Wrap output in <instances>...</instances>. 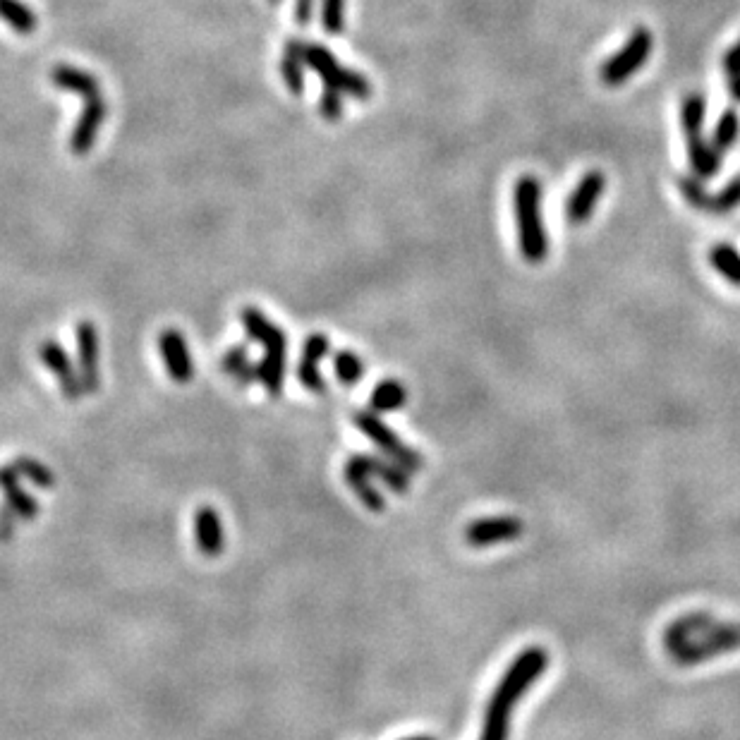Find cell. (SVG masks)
<instances>
[{"mask_svg":"<svg viewBox=\"0 0 740 740\" xmlns=\"http://www.w3.org/2000/svg\"><path fill=\"white\" fill-rule=\"evenodd\" d=\"M547 666L549 654L547 649L539 645L525 647L523 652L508 664V669L503 671L501 681L496 683L494 693H491L487 702L482 736H479V740H508L515 707L523 700L527 690L544 676Z\"/></svg>","mask_w":740,"mask_h":740,"instance_id":"cell-1","label":"cell"},{"mask_svg":"<svg viewBox=\"0 0 740 740\" xmlns=\"http://www.w3.org/2000/svg\"><path fill=\"white\" fill-rule=\"evenodd\" d=\"M513 211L518 226V247L525 262L542 264L549 254V238L542 218V183L523 175L513 187Z\"/></svg>","mask_w":740,"mask_h":740,"instance_id":"cell-2","label":"cell"},{"mask_svg":"<svg viewBox=\"0 0 740 740\" xmlns=\"http://www.w3.org/2000/svg\"><path fill=\"white\" fill-rule=\"evenodd\" d=\"M285 53H293V56L300 58L307 68L317 72L319 80L329 89H336V92L350 96L355 101L372 99V82L362 72H355L338 63L326 46L302 39H290L285 44Z\"/></svg>","mask_w":740,"mask_h":740,"instance_id":"cell-3","label":"cell"},{"mask_svg":"<svg viewBox=\"0 0 740 740\" xmlns=\"http://www.w3.org/2000/svg\"><path fill=\"white\" fill-rule=\"evenodd\" d=\"M740 649V623H714L697 638L683 642L676 649H671L669 657L678 666H695L702 661L717 659L721 654H731Z\"/></svg>","mask_w":740,"mask_h":740,"instance_id":"cell-4","label":"cell"},{"mask_svg":"<svg viewBox=\"0 0 740 740\" xmlns=\"http://www.w3.org/2000/svg\"><path fill=\"white\" fill-rule=\"evenodd\" d=\"M654 48V36L647 27H638L633 34L628 36V41L623 44L611 58H606L599 68V80L606 87H621L628 80H633L638 75V70L647 63L652 56Z\"/></svg>","mask_w":740,"mask_h":740,"instance_id":"cell-5","label":"cell"},{"mask_svg":"<svg viewBox=\"0 0 740 740\" xmlns=\"http://www.w3.org/2000/svg\"><path fill=\"white\" fill-rule=\"evenodd\" d=\"M353 422H355V427L360 429V432L365 434L367 439L372 441V444L379 448V451L384 453L386 458H391L393 463H398L405 472H410V475H412V472L422 470L424 460H422L420 453H417L415 448H410L408 444H403V441H400V436L393 432V429L388 427V424L381 420L376 412H372V410H369V412H355Z\"/></svg>","mask_w":740,"mask_h":740,"instance_id":"cell-6","label":"cell"},{"mask_svg":"<svg viewBox=\"0 0 740 740\" xmlns=\"http://www.w3.org/2000/svg\"><path fill=\"white\" fill-rule=\"evenodd\" d=\"M525 532L523 520L515 515H494V518H479L472 520L465 527V542L475 549L494 547V544L513 542L520 539Z\"/></svg>","mask_w":740,"mask_h":740,"instance_id":"cell-7","label":"cell"},{"mask_svg":"<svg viewBox=\"0 0 740 740\" xmlns=\"http://www.w3.org/2000/svg\"><path fill=\"white\" fill-rule=\"evenodd\" d=\"M77 372H80L84 393H96L101 386V348L99 331L92 321H80L77 326Z\"/></svg>","mask_w":740,"mask_h":740,"instance_id":"cell-8","label":"cell"},{"mask_svg":"<svg viewBox=\"0 0 740 740\" xmlns=\"http://www.w3.org/2000/svg\"><path fill=\"white\" fill-rule=\"evenodd\" d=\"M39 357L48 372L58 376V384H60V391H63V396L68 400H80L84 393L82 379H80V372H77L75 365H72L68 350H65L58 341L48 338V341L39 345Z\"/></svg>","mask_w":740,"mask_h":740,"instance_id":"cell-9","label":"cell"},{"mask_svg":"<svg viewBox=\"0 0 740 740\" xmlns=\"http://www.w3.org/2000/svg\"><path fill=\"white\" fill-rule=\"evenodd\" d=\"M606 187V178L602 171H590L580 178V183L575 185V190L568 194L566 199V218L573 226H582L585 221H590L597 209L599 199H602Z\"/></svg>","mask_w":740,"mask_h":740,"instance_id":"cell-10","label":"cell"},{"mask_svg":"<svg viewBox=\"0 0 740 740\" xmlns=\"http://www.w3.org/2000/svg\"><path fill=\"white\" fill-rule=\"evenodd\" d=\"M159 353L163 367L175 384H190L194 376V360L183 333L178 329H163L159 336Z\"/></svg>","mask_w":740,"mask_h":740,"instance_id":"cell-11","label":"cell"},{"mask_svg":"<svg viewBox=\"0 0 740 740\" xmlns=\"http://www.w3.org/2000/svg\"><path fill=\"white\" fill-rule=\"evenodd\" d=\"M106 120V101L101 96L96 99L84 101V111L77 120L75 130L70 135V151L75 156H87L89 151L94 149L96 137H99V130Z\"/></svg>","mask_w":740,"mask_h":740,"instance_id":"cell-12","label":"cell"},{"mask_svg":"<svg viewBox=\"0 0 740 740\" xmlns=\"http://www.w3.org/2000/svg\"><path fill=\"white\" fill-rule=\"evenodd\" d=\"M240 321L245 326V331L250 333L254 343H259L266 353H288V336L283 329L271 321L262 309L257 307H245L240 309Z\"/></svg>","mask_w":740,"mask_h":740,"instance_id":"cell-13","label":"cell"},{"mask_svg":"<svg viewBox=\"0 0 740 740\" xmlns=\"http://www.w3.org/2000/svg\"><path fill=\"white\" fill-rule=\"evenodd\" d=\"M343 475H345V482H348V487L355 491L357 499L365 503L369 511H374V513L384 511L386 499H384V494L374 487L372 475H369V470L365 465V456H362V453H355V456L348 458Z\"/></svg>","mask_w":740,"mask_h":740,"instance_id":"cell-14","label":"cell"},{"mask_svg":"<svg viewBox=\"0 0 740 740\" xmlns=\"http://www.w3.org/2000/svg\"><path fill=\"white\" fill-rule=\"evenodd\" d=\"M194 539H197V547L204 556H221L223 547H226V535H223L221 518H218L214 506H202L194 515Z\"/></svg>","mask_w":740,"mask_h":740,"instance_id":"cell-15","label":"cell"},{"mask_svg":"<svg viewBox=\"0 0 740 740\" xmlns=\"http://www.w3.org/2000/svg\"><path fill=\"white\" fill-rule=\"evenodd\" d=\"M714 623H717V618L705 614V611H693V614H685L681 618H676V621H671L664 630L666 652H671V649L683 645V642H688V640L697 638V635H702L705 630L712 628Z\"/></svg>","mask_w":740,"mask_h":740,"instance_id":"cell-16","label":"cell"},{"mask_svg":"<svg viewBox=\"0 0 740 740\" xmlns=\"http://www.w3.org/2000/svg\"><path fill=\"white\" fill-rule=\"evenodd\" d=\"M51 82L63 89V92L82 96L84 101L101 96L99 80H96L94 75H89V72L72 68V65H56V68L51 70Z\"/></svg>","mask_w":740,"mask_h":740,"instance_id":"cell-17","label":"cell"},{"mask_svg":"<svg viewBox=\"0 0 740 740\" xmlns=\"http://www.w3.org/2000/svg\"><path fill=\"white\" fill-rule=\"evenodd\" d=\"M685 142H688V161H690V168H693L695 178H700V180L714 178L721 168L719 151L714 149L712 144H709V139H705L702 135L688 137Z\"/></svg>","mask_w":740,"mask_h":740,"instance_id":"cell-18","label":"cell"},{"mask_svg":"<svg viewBox=\"0 0 740 740\" xmlns=\"http://www.w3.org/2000/svg\"><path fill=\"white\" fill-rule=\"evenodd\" d=\"M369 475L379 477L388 489L396 494H408L410 491V472H405L398 463H393L386 456H374V453H362Z\"/></svg>","mask_w":740,"mask_h":740,"instance_id":"cell-19","label":"cell"},{"mask_svg":"<svg viewBox=\"0 0 740 740\" xmlns=\"http://www.w3.org/2000/svg\"><path fill=\"white\" fill-rule=\"evenodd\" d=\"M405 405H408V388L400 384V381L386 379L374 386L369 408H372V412H376V415H386V412L403 410Z\"/></svg>","mask_w":740,"mask_h":740,"instance_id":"cell-20","label":"cell"},{"mask_svg":"<svg viewBox=\"0 0 740 740\" xmlns=\"http://www.w3.org/2000/svg\"><path fill=\"white\" fill-rule=\"evenodd\" d=\"M707 118V99L700 92H693L683 96L681 101V130L683 137H697L702 135V127H705Z\"/></svg>","mask_w":740,"mask_h":740,"instance_id":"cell-21","label":"cell"},{"mask_svg":"<svg viewBox=\"0 0 740 740\" xmlns=\"http://www.w3.org/2000/svg\"><path fill=\"white\" fill-rule=\"evenodd\" d=\"M709 264L721 278L740 288V252L729 242H719L709 250Z\"/></svg>","mask_w":740,"mask_h":740,"instance_id":"cell-22","label":"cell"},{"mask_svg":"<svg viewBox=\"0 0 740 740\" xmlns=\"http://www.w3.org/2000/svg\"><path fill=\"white\" fill-rule=\"evenodd\" d=\"M285 357L288 353H266L257 365V381L271 396H278L285 386Z\"/></svg>","mask_w":740,"mask_h":740,"instance_id":"cell-23","label":"cell"},{"mask_svg":"<svg viewBox=\"0 0 740 740\" xmlns=\"http://www.w3.org/2000/svg\"><path fill=\"white\" fill-rule=\"evenodd\" d=\"M738 135H740V115L738 111H733V108H726V111L719 115L717 125H714L709 144H712V147L724 156L726 151L738 142Z\"/></svg>","mask_w":740,"mask_h":740,"instance_id":"cell-24","label":"cell"},{"mask_svg":"<svg viewBox=\"0 0 740 740\" xmlns=\"http://www.w3.org/2000/svg\"><path fill=\"white\" fill-rule=\"evenodd\" d=\"M0 20L8 22L20 34H32L39 27L32 8H27L22 0H0Z\"/></svg>","mask_w":740,"mask_h":740,"instance_id":"cell-25","label":"cell"},{"mask_svg":"<svg viewBox=\"0 0 740 740\" xmlns=\"http://www.w3.org/2000/svg\"><path fill=\"white\" fill-rule=\"evenodd\" d=\"M5 506L17 515V520H34L39 515V501L32 494H27L20 487V482H12L8 487H3Z\"/></svg>","mask_w":740,"mask_h":740,"instance_id":"cell-26","label":"cell"},{"mask_svg":"<svg viewBox=\"0 0 740 740\" xmlns=\"http://www.w3.org/2000/svg\"><path fill=\"white\" fill-rule=\"evenodd\" d=\"M333 372H336L338 381L343 386H355L360 384L362 376H365V362L357 357L353 350H338L333 355Z\"/></svg>","mask_w":740,"mask_h":740,"instance_id":"cell-27","label":"cell"},{"mask_svg":"<svg viewBox=\"0 0 740 740\" xmlns=\"http://www.w3.org/2000/svg\"><path fill=\"white\" fill-rule=\"evenodd\" d=\"M10 465L15 467L17 475L29 479L34 487H39V489H53V487H56V475H53V472L48 470L44 463H39V460H34L29 456H20V458L12 460Z\"/></svg>","mask_w":740,"mask_h":740,"instance_id":"cell-28","label":"cell"},{"mask_svg":"<svg viewBox=\"0 0 740 740\" xmlns=\"http://www.w3.org/2000/svg\"><path fill=\"white\" fill-rule=\"evenodd\" d=\"M678 190L693 209L707 211V214L712 211V194L707 192L705 180L695 178V175H683V178H678Z\"/></svg>","mask_w":740,"mask_h":740,"instance_id":"cell-29","label":"cell"},{"mask_svg":"<svg viewBox=\"0 0 740 740\" xmlns=\"http://www.w3.org/2000/svg\"><path fill=\"white\" fill-rule=\"evenodd\" d=\"M278 70H281V77L285 87L290 89V94L293 96L305 94V63H302L300 58L293 56V53H283Z\"/></svg>","mask_w":740,"mask_h":740,"instance_id":"cell-30","label":"cell"},{"mask_svg":"<svg viewBox=\"0 0 740 740\" xmlns=\"http://www.w3.org/2000/svg\"><path fill=\"white\" fill-rule=\"evenodd\" d=\"M321 27L331 36L345 32V0H321Z\"/></svg>","mask_w":740,"mask_h":740,"instance_id":"cell-31","label":"cell"},{"mask_svg":"<svg viewBox=\"0 0 740 740\" xmlns=\"http://www.w3.org/2000/svg\"><path fill=\"white\" fill-rule=\"evenodd\" d=\"M740 206V175L729 180L717 194H712V211L709 214H731Z\"/></svg>","mask_w":740,"mask_h":740,"instance_id":"cell-32","label":"cell"},{"mask_svg":"<svg viewBox=\"0 0 740 740\" xmlns=\"http://www.w3.org/2000/svg\"><path fill=\"white\" fill-rule=\"evenodd\" d=\"M343 99H345V96L341 92L326 87V92H321V96H319V115H321V118L329 120V123H336V120H341L343 113H345Z\"/></svg>","mask_w":740,"mask_h":740,"instance_id":"cell-33","label":"cell"},{"mask_svg":"<svg viewBox=\"0 0 740 740\" xmlns=\"http://www.w3.org/2000/svg\"><path fill=\"white\" fill-rule=\"evenodd\" d=\"M297 381H300V384L305 386L309 393H324L326 391L324 374H321L319 365H314V362L300 360V365H297Z\"/></svg>","mask_w":740,"mask_h":740,"instance_id":"cell-34","label":"cell"},{"mask_svg":"<svg viewBox=\"0 0 740 740\" xmlns=\"http://www.w3.org/2000/svg\"><path fill=\"white\" fill-rule=\"evenodd\" d=\"M329 353H331V341L326 333H312V336H307L305 345H302V360L314 362V365H319L321 360H326V355Z\"/></svg>","mask_w":740,"mask_h":740,"instance_id":"cell-35","label":"cell"},{"mask_svg":"<svg viewBox=\"0 0 740 740\" xmlns=\"http://www.w3.org/2000/svg\"><path fill=\"white\" fill-rule=\"evenodd\" d=\"M250 362H252V360H250V350H247L245 345H235V348H230L228 353L223 355V360H221V369H223V372H226V374L235 376V374L240 372L242 367L250 365Z\"/></svg>","mask_w":740,"mask_h":740,"instance_id":"cell-36","label":"cell"},{"mask_svg":"<svg viewBox=\"0 0 740 740\" xmlns=\"http://www.w3.org/2000/svg\"><path fill=\"white\" fill-rule=\"evenodd\" d=\"M15 523H17V515L12 513L8 506L0 508V542H8V539L12 537V532H15Z\"/></svg>","mask_w":740,"mask_h":740,"instance_id":"cell-37","label":"cell"},{"mask_svg":"<svg viewBox=\"0 0 740 740\" xmlns=\"http://www.w3.org/2000/svg\"><path fill=\"white\" fill-rule=\"evenodd\" d=\"M314 3L317 0H295V22L300 27H307L314 17Z\"/></svg>","mask_w":740,"mask_h":740,"instance_id":"cell-38","label":"cell"},{"mask_svg":"<svg viewBox=\"0 0 740 740\" xmlns=\"http://www.w3.org/2000/svg\"><path fill=\"white\" fill-rule=\"evenodd\" d=\"M721 65H724L726 75H729V77L731 75H740V39L729 48V51H726L724 63H721Z\"/></svg>","mask_w":740,"mask_h":740,"instance_id":"cell-39","label":"cell"},{"mask_svg":"<svg viewBox=\"0 0 740 740\" xmlns=\"http://www.w3.org/2000/svg\"><path fill=\"white\" fill-rule=\"evenodd\" d=\"M254 381H257V365H252V362L247 367H242L238 374H235V384H238V386L247 388V386H252Z\"/></svg>","mask_w":740,"mask_h":740,"instance_id":"cell-40","label":"cell"},{"mask_svg":"<svg viewBox=\"0 0 740 740\" xmlns=\"http://www.w3.org/2000/svg\"><path fill=\"white\" fill-rule=\"evenodd\" d=\"M729 94H731L733 101L740 103V75L729 77Z\"/></svg>","mask_w":740,"mask_h":740,"instance_id":"cell-41","label":"cell"},{"mask_svg":"<svg viewBox=\"0 0 740 740\" xmlns=\"http://www.w3.org/2000/svg\"><path fill=\"white\" fill-rule=\"evenodd\" d=\"M403 740H434V738H429V736H415V738H403Z\"/></svg>","mask_w":740,"mask_h":740,"instance_id":"cell-42","label":"cell"},{"mask_svg":"<svg viewBox=\"0 0 740 740\" xmlns=\"http://www.w3.org/2000/svg\"><path fill=\"white\" fill-rule=\"evenodd\" d=\"M271 3H281V0H271Z\"/></svg>","mask_w":740,"mask_h":740,"instance_id":"cell-43","label":"cell"}]
</instances>
